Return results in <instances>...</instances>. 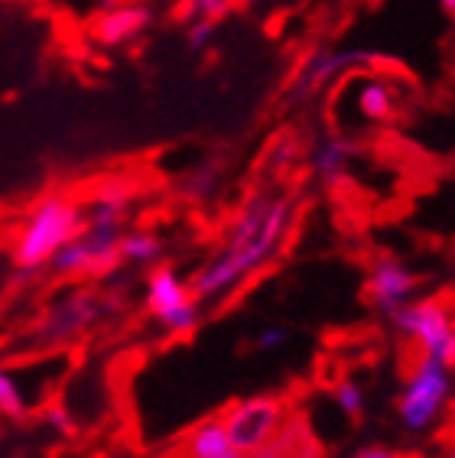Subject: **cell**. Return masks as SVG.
Segmentation results:
<instances>
[{
  "mask_svg": "<svg viewBox=\"0 0 455 458\" xmlns=\"http://www.w3.org/2000/svg\"><path fill=\"white\" fill-rule=\"evenodd\" d=\"M293 199L289 195H254L235 218L228 241L193 280V300H221L237 283L261 270L280 250L293 221Z\"/></svg>",
  "mask_w": 455,
  "mask_h": 458,
  "instance_id": "1",
  "label": "cell"
},
{
  "mask_svg": "<svg viewBox=\"0 0 455 458\" xmlns=\"http://www.w3.org/2000/svg\"><path fill=\"white\" fill-rule=\"evenodd\" d=\"M82 228H85V215H82L79 205L62 199V195H49L30 215L27 228H23V234L17 241V250H13V260H17L20 270H39Z\"/></svg>",
  "mask_w": 455,
  "mask_h": 458,
  "instance_id": "2",
  "label": "cell"
},
{
  "mask_svg": "<svg viewBox=\"0 0 455 458\" xmlns=\"http://www.w3.org/2000/svg\"><path fill=\"white\" fill-rule=\"evenodd\" d=\"M449 397H452V370L436 358L420 354V361L400 394V403H397L400 423L410 432H426L439 420Z\"/></svg>",
  "mask_w": 455,
  "mask_h": 458,
  "instance_id": "3",
  "label": "cell"
},
{
  "mask_svg": "<svg viewBox=\"0 0 455 458\" xmlns=\"http://www.w3.org/2000/svg\"><path fill=\"white\" fill-rule=\"evenodd\" d=\"M400 335L420 344V354L442 361L449 370L455 368V322L449 309L439 300H413L391 316Z\"/></svg>",
  "mask_w": 455,
  "mask_h": 458,
  "instance_id": "4",
  "label": "cell"
},
{
  "mask_svg": "<svg viewBox=\"0 0 455 458\" xmlns=\"http://www.w3.org/2000/svg\"><path fill=\"white\" fill-rule=\"evenodd\" d=\"M228 439L241 455H251L280 432L283 403L277 397H247L221 416Z\"/></svg>",
  "mask_w": 455,
  "mask_h": 458,
  "instance_id": "5",
  "label": "cell"
},
{
  "mask_svg": "<svg viewBox=\"0 0 455 458\" xmlns=\"http://www.w3.org/2000/svg\"><path fill=\"white\" fill-rule=\"evenodd\" d=\"M384 62L387 55L374 53V49H332V53L319 49V53L309 55L306 65L293 79V85L287 91V105L289 107L303 105L309 95H315L322 85H329L339 75H348L351 69H371V65H384Z\"/></svg>",
  "mask_w": 455,
  "mask_h": 458,
  "instance_id": "6",
  "label": "cell"
},
{
  "mask_svg": "<svg viewBox=\"0 0 455 458\" xmlns=\"http://www.w3.org/2000/svg\"><path fill=\"white\" fill-rule=\"evenodd\" d=\"M147 300L159 322L173 332H193L199 326V302L193 300V293L185 290V283L167 267L150 276Z\"/></svg>",
  "mask_w": 455,
  "mask_h": 458,
  "instance_id": "7",
  "label": "cell"
},
{
  "mask_svg": "<svg viewBox=\"0 0 455 458\" xmlns=\"http://www.w3.org/2000/svg\"><path fill=\"white\" fill-rule=\"evenodd\" d=\"M416 290H420V276L410 267L400 264L397 257H377L368 274V300L381 316L391 318L397 309L413 302Z\"/></svg>",
  "mask_w": 455,
  "mask_h": 458,
  "instance_id": "8",
  "label": "cell"
},
{
  "mask_svg": "<svg viewBox=\"0 0 455 458\" xmlns=\"http://www.w3.org/2000/svg\"><path fill=\"white\" fill-rule=\"evenodd\" d=\"M111 302L98 300L91 293H72L69 300H62L59 306L49 309V316L39 326V338L49 344L69 342V338L82 335L85 328H91L101 316H107Z\"/></svg>",
  "mask_w": 455,
  "mask_h": 458,
  "instance_id": "9",
  "label": "cell"
},
{
  "mask_svg": "<svg viewBox=\"0 0 455 458\" xmlns=\"http://www.w3.org/2000/svg\"><path fill=\"white\" fill-rule=\"evenodd\" d=\"M150 20H153V13H150L147 7H141V4L117 7V10H111V13L101 17V23H98V36H101V43H107V46L127 43V39H133L137 33L147 30Z\"/></svg>",
  "mask_w": 455,
  "mask_h": 458,
  "instance_id": "10",
  "label": "cell"
},
{
  "mask_svg": "<svg viewBox=\"0 0 455 458\" xmlns=\"http://www.w3.org/2000/svg\"><path fill=\"white\" fill-rule=\"evenodd\" d=\"M355 153H358V143L348 140V137H325L313 153V166H315V173H319V179L339 182V179L345 176L348 163L355 159Z\"/></svg>",
  "mask_w": 455,
  "mask_h": 458,
  "instance_id": "11",
  "label": "cell"
},
{
  "mask_svg": "<svg viewBox=\"0 0 455 458\" xmlns=\"http://www.w3.org/2000/svg\"><path fill=\"white\" fill-rule=\"evenodd\" d=\"M185 449H189V458H245L231 445L221 420H209V423L195 426Z\"/></svg>",
  "mask_w": 455,
  "mask_h": 458,
  "instance_id": "12",
  "label": "cell"
},
{
  "mask_svg": "<svg viewBox=\"0 0 455 458\" xmlns=\"http://www.w3.org/2000/svg\"><path fill=\"white\" fill-rule=\"evenodd\" d=\"M394 105H397V95H394V89H391V81L365 72V79H361V85H358V111L361 114L368 117V121L381 123L394 114Z\"/></svg>",
  "mask_w": 455,
  "mask_h": 458,
  "instance_id": "13",
  "label": "cell"
},
{
  "mask_svg": "<svg viewBox=\"0 0 455 458\" xmlns=\"http://www.w3.org/2000/svg\"><path fill=\"white\" fill-rule=\"evenodd\" d=\"M121 257L137 260V264H150L159 257V241L153 234H143V231L127 234V238H121Z\"/></svg>",
  "mask_w": 455,
  "mask_h": 458,
  "instance_id": "14",
  "label": "cell"
},
{
  "mask_svg": "<svg viewBox=\"0 0 455 458\" xmlns=\"http://www.w3.org/2000/svg\"><path fill=\"white\" fill-rule=\"evenodd\" d=\"M335 403L345 416H361L365 410V390L355 384V380H339L335 384Z\"/></svg>",
  "mask_w": 455,
  "mask_h": 458,
  "instance_id": "15",
  "label": "cell"
},
{
  "mask_svg": "<svg viewBox=\"0 0 455 458\" xmlns=\"http://www.w3.org/2000/svg\"><path fill=\"white\" fill-rule=\"evenodd\" d=\"M0 413L13 416V420H20V416L27 413V403L20 397V387L13 384V377H10L7 370H0Z\"/></svg>",
  "mask_w": 455,
  "mask_h": 458,
  "instance_id": "16",
  "label": "cell"
},
{
  "mask_svg": "<svg viewBox=\"0 0 455 458\" xmlns=\"http://www.w3.org/2000/svg\"><path fill=\"white\" fill-rule=\"evenodd\" d=\"M221 173H219V166H202V169H195L193 173V179H189V192L195 195V199H211V192L219 189V182H221Z\"/></svg>",
  "mask_w": 455,
  "mask_h": 458,
  "instance_id": "17",
  "label": "cell"
},
{
  "mask_svg": "<svg viewBox=\"0 0 455 458\" xmlns=\"http://www.w3.org/2000/svg\"><path fill=\"white\" fill-rule=\"evenodd\" d=\"M231 0H185V13L189 20H211V23H219L225 17V10Z\"/></svg>",
  "mask_w": 455,
  "mask_h": 458,
  "instance_id": "18",
  "label": "cell"
},
{
  "mask_svg": "<svg viewBox=\"0 0 455 458\" xmlns=\"http://www.w3.org/2000/svg\"><path fill=\"white\" fill-rule=\"evenodd\" d=\"M211 36H215V23L211 20H193L189 23V49H205Z\"/></svg>",
  "mask_w": 455,
  "mask_h": 458,
  "instance_id": "19",
  "label": "cell"
},
{
  "mask_svg": "<svg viewBox=\"0 0 455 458\" xmlns=\"http://www.w3.org/2000/svg\"><path fill=\"white\" fill-rule=\"evenodd\" d=\"M287 328H267V332H261V338H257V348L261 352H273V348H280V344H287Z\"/></svg>",
  "mask_w": 455,
  "mask_h": 458,
  "instance_id": "20",
  "label": "cell"
},
{
  "mask_svg": "<svg viewBox=\"0 0 455 458\" xmlns=\"http://www.w3.org/2000/svg\"><path fill=\"white\" fill-rule=\"evenodd\" d=\"M355 458H400V455H394V452L384 449V445H368V449H361Z\"/></svg>",
  "mask_w": 455,
  "mask_h": 458,
  "instance_id": "21",
  "label": "cell"
},
{
  "mask_svg": "<svg viewBox=\"0 0 455 458\" xmlns=\"http://www.w3.org/2000/svg\"><path fill=\"white\" fill-rule=\"evenodd\" d=\"M442 10H446V13H452V17H455V0H442Z\"/></svg>",
  "mask_w": 455,
  "mask_h": 458,
  "instance_id": "22",
  "label": "cell"
},
{
  "mask_svg": "<svg viewBox=\"0 0 455 458\" xmlns=\"http://www.w3.org/2000/svg\"><path fill=\"white\" fill-rule=\"evenodd\" d=\"M241 4H247V7H254V4H261V0H241Z\"/></svg>",
  "mask_w": 455,
  "mask_h": 458,
  "instance_id": "23",
  "label": "cell"
},
{
  "mask_svg": "<svg viewBox=\"0 0 455 458\" xmlns=\"http://www.w3.org/2000/svg\"><path fill=\"white\" fill-rule=\"evenodd\" d=\"M107 4H114V0H107Z\"/></svg>",
  "mask_w": 455,
  "mask_h": 458,
  "instance_id": "24",
  "label": "cell"
}]
</instances>
